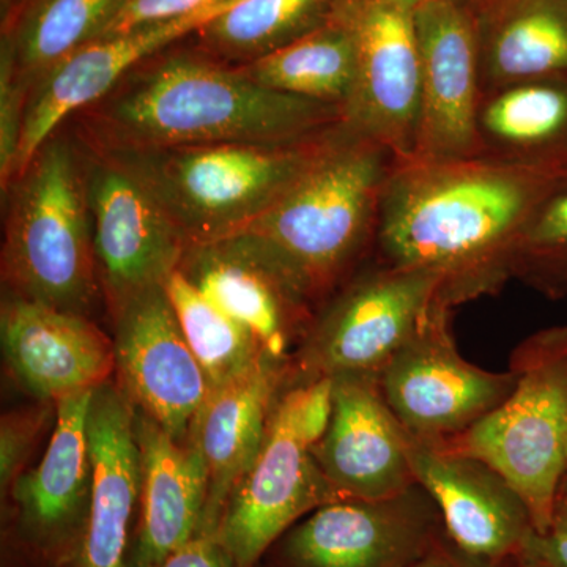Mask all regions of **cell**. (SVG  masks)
Segmentation results:
<instances>
[{
	"instance_id": "6da1fadb",
	"label": "cell",
	"mask_w": 567,
	"mask_h": 567,
	"mask_svg": "<svg viewBox=\"0 0 567 567\" xmlns=\"http://www.w3.org/2000/svg\"><path fill=\"white\" fill-rule=\"evenodd\" d=\"M566 186L567 148L394 159L372 257L440 276L451 308L499 292L537 213Z\"/></svg>"
},
{
	"instance_id": "7a4b0ae2",
	"label": "cell",
	"mask_w": 567,
	"mask_h": 567,
	"mask_svg": "<svg viewBox=\"0 0 567 567\" xmlns=\"http://www.w3.org/2000/svg\"><path fill=\"white\" fill-rule=\"evenodd\" d=\"M158 54L76 114L84 144L100 151L226 142L289 145L317 140L344 123L342 107L270 91L200 51Z\"/></svg>"
},
{
	"instance_id": "3957f363",
	"label": "cell",
	"mask_w": 567,
	"mask_h": 567,
	"mask_svg": "<svg viewBox=\"0 0 567 567\" xmlns=\"http://www.w3.org/2000/svg\"><path fill=\"white\" fill-rule=\"evenodd\" d=\"M394 159L382 144L342 123L281 199L235 234L278 265L319 312L374 254Z\"/></svg>"
},
{
	"instance_id": "277c9868",
	"label": "cell",
	"mask_w": 567,
	"mask_h": 567,
	"mask_svg": "<svg viewBox=\"0 0 567 567\" xmlns=\"http://www.w3.org/2000/svg\"><path fill=\"white\" fill-rule=\"evenodd\" d=\"M6 293L93 319L104 301L81 140L52 134L9 186Z\"/></svg>"
},
{
	"instance_id": "5b68a950",
	"label": "cell",
	"mask_w": 567,
	"mask_h": 567,
	"mask_svg": "<svg viewBox=\"0 0 567 567\" xmlns=\"http://www.w3.org/2000/svg\"><path fill=\"white\" fill-rule=\"evenodd\" d=\"M338 128L289 145L226 142L103 152L144 183L192 246L229 237L259 218L308 171Z\"/></svg>"
},
{
	"instance_id": "8992f818",
	"label": "cell",
	"mask_w": 567,
	"mask_h": 567,
	"mask_svg": "<svg viewBox=\"0 0 567 567\" xmlns=\"http://www.w3.org/2000/svg\"><path fill=\"white\" fill-rule=\"evenodd\" d=\"M516 386L498 409L440 445L487 462L527 503L539 535L554 527L567 472V328L529 336L511 354Z\"/></svg>"
},
{
	"instance_id": "52a82bcc",
	"label": "cell",
	"mask_w": 567,
	"mask_h": 567,
	"mask_svg": "<svg viewBox=\"0 0 567 567\" xmlns=\"http://www.w3.org/2000/svg\"><path fill=\"white\" fill-rule=\"evenodd\" d=\"M442 278L371 257L319 309L290 360L289 383L377 377L415 334L436 301Z\"/></svg>"
},
{
	"instance_id": "ba28073f",
	"label": "cell",
	"mask_w": 567,
	"mask_h": 567,
	"mask_svg": "<svg viewBox=\"0 0 567 567\" xmlns=\"http://www.w3.org/2000/svg\"><path fill=\"white\" fill-rule=\"evenodd\" d=\"M92 391L55 402L58 417L39 464L2 498V567H73L92 495L87 416Z\"/></svg>"
},
{
	"instance_id": "9c48e42d",
	"label": "cell",
	"mask_w": 567,
	"mask_h": 567,
	"mask_svg": "<svg viewBox=\"0 0 567 567\" xmlns=\"http://www.w3.org/2000/svg\"><path fill=\"white\" fill-rule=\"evenodd\" d=\"M453 309L439 300L379 374L388 406L413 439L442 443L465 434L516 386L514 372H492L458 353Z\"/></svg>"
},
{
	"instance_id": "30bf717a",
	"label": "cell",
	"mask_w": 567,
	"mask_h": 567,
	"mask_svg": "<svg viewBox=\"0 0 567 567\" xmlns=\"http://www.w3.org/2000/svg\"><path fill=\"white\" fill-rule=\"evenodd\" d=\"M420 484L380 499L342 498L301 518L260 567H412L445 537Z\"/></svg>"
},
{
	"instance_id": "8fae6325",
	"label": "cell",
	"mask_w": 567,
	"mask_h": 567,
	"mask_svg": "<svg viewBox=\"0 0 567 567\" xmlns=\"http://www.w3.org/2000/svg\"><path fill=\"white\" fill-rule=\"evenodd\" d=\"M82 145L93 246L111 316L130 298L163 286L177 270L188 244L132 171L110 153Z\"/></svg>"
},
{
	"instance_id": "7c38bea8",
	"label": "cell",
	"mask_w": 567,
	"mask_h": 567,
	"mask_svg": "<svg viewBox=\"0 0 567 567\" xmlns=\"http://www.w3.org/2000/svg\"><path fill=\"white\" fill-rule=\"evenodd\" d=\"M336 14L357 48V81L344 111L346 126L379 142L395 159L406 158L415 147L420 107L415 9L404 0H339Z\"/></svg>"
},
{
	"instance_id": "4fadbf2b",
	"label": "cell",
	"mask_w": 567,
	"mask_h": 567,
	"mask_svg": "<svg viewBox=\"0 0 567 567\" xmlns=\"http://www.w3.org/2000/svg\"><path fill=\"white\" fill-rule=\"evenodd\" d=\"M311 447L278 395L262 447L230 492L213 535L230 567H260L284 533L317 507L341 499Z\"/></svg>"
},
{
	"instance_id": "5bb4252c",
	"label": "cell",
	"mask_w": 567,
	"mask_h": 567,
	"mask_svg": "<svg viewBox=\"0 0 567 567\" xmlns=\"http://www.w3.org/2000/svg\"><path fill=\"white\" fill-rule=\"evenodd\" d=\"M111 319L115 383L136 412L188 443L212 385L183 336L164 284L130 298Z\"/></svg>"
},
{
	"instance_id": "9a60e30c",
	"label": "cell",
	"mask_w": 567,
	"mask_h": 567,
	"mask_svg": "<svg viewBox=\"0 0 567 567\" xmlns=\"http://www.w3.org/2000/svg\"><path fill=\"white\" fill-rule=\"evenodd\" d=\"M420 43L416 158H458L487 152L480 130L481 40L475 14L458 0L415 10Z\"/></svg>"
},
{
	"instance_id": "2e32d148",
	"label": "cell",
	"mask_w": 567,
	"mask_h": 567,
	"mask_svg": "<svg viewBox=\"0 0 567 567\" xmlns=\"http://www.w3.org/2000/svg\"><path fill=\"white\" fill-rule=\"evenodd\" d=\"M416 483L434 499L450 543L481 567H511L537 529L527 503L494 466L410 435Z\"/></svg>"
},
{
	"instance_id": "e0dca14e",
	"label": "cell",
	"mask_w": 567,
	"mask_h": 567,
	"mask_svg": "<svg viewBox=\"0 0 567 567\" xmlns=\"http://www.w3.org/2000/svg\"><path fill=\"white\" fill-rule=\"evenodd\" d=\"M178 271L284 363L315 322V306L245 235L188 246Z\"/></svg>"
},
{
	"instance_id": "ac0fdd59",
	"label": "cell",
	"mask_w": 567,
	"mask_h": 567,
	"mask_svg": "<svg viewBox=\"0 0 567 567\" xmlns=\"http://www.w3.org/2000/svg\"><path fill=\"white\" fill-rule=\"evenodd\" d=\"M234 2L93 40L52 66L29 92L14 178L70 117L102 100L140 63L193 35Z\"/></svg>"
},
{
	"instance_id": "d6986e66",
	"label": "cell",
	"mask_w": 567,
	"mask_h": 567,
	"mask_svg": "<svg viewBox=\"0 0 567 567\" xmlns=\"http://www.w3.org/2000/svg\"><path fill=\"white\" fill-rule=\"evenodd\" d=\"M311 453L341 499L386 498L416 484L410 434L377 377L333 379V415Z\"/></svg>"
},
{
	"instance_id": "ffe728a7",
	"label": "cell",
	"mask_w": 567,
	"mask_h": 567,
	"mask_svg": "<svg viewBox=\"0 0 567 567\" xmlns=\"http://www.w3.org/2000/svg\"><path fill=\"white\" fill-rule=\"evenodd\" d=\"M0 333L11 377L35 401L96 390L115 374L114 341L89 317L6 293Z\"/></svg>"
},
{
	"instance_id": "44dd1931",
	"label": "cell",
	"mask_w": 567,
	"mask_h": 567,
	"mask_svg": "<svg viewBox=\"0 0 567 567\" xmlns=\"http://www.w3.org/2000/svg\"><path fill=\"white\" fill-rule=\"evenodd\" d=\"M87 435L91 511L73 567H125L140 511L141 453L134 406L115 380L93 390Z\"/></svg>"
},
{
	"instance_id": "7402d4cb",
	"label": "cell",
	"mask_w": 567,
	"mask_h": 567,
	"mask_svg": "<svg viewBox=\"0 0 567 567\" xmlns=\"http://www.w3.org/2000/svg\"><path fill=\"white\" fill-rule=\"evenodd\" d=\"M134 429L141 453V499L125 567H145L199 535L208 480L196 443L178 442L136 410Z\"/></svg>"
},
{
	"instance_id": "603a6c76",
	"label": "cell",
	"mask_w": 567,
	"mask_h": 567,
	"mask_svg": "<svg viewBox=\"0 0 567 567\" xmlns=\"http://www.w3.org/2000/svg\"><path fill=\"white\" fill-rule=\"evenodd\" d=\"M289 377L290 363L267 354L251 371L212 388L189 440L199 446L207 466V505L199 533L215 535L230 492L262 447Z\"/></svg>"
},
{
	"instance_id": "cb8c5ba5",
	"label": "cell",
	"mask_w": 567,
	"mask_h": 567,
	"mask_svg": "<svg viewBox=\"0 0 567 567\" xmlns=\"http://www.w3.org/2000/svg\"><path fill=\"white\" fill-rule=\"evenodd\" d=\"M476 21L484 95L567 78V0H507Z\"/></svg>"
},
{
	"instance_id": "d4e9b609",
	"label": "cell",
	"mask_w": 567,
	"mask_h": 567,
	"mask_svg": "<svg viewBox=\"0 0 567 567\" xmlns=\"http://www.w3.org/2000/svg\"><path fill=\"white\" fill-rule=\"evenodd\" d=\"M235 69L270 91L346 111L357 81V48L352 32L334 11L322 28Z\"/></svg>"
},
{
	"instance_id": "484cf974",
	"label": "cell",
	"mask_w": 567,
	"mask_h": 567,
	"mask_svg": "<svg viewBox=\"0 0 567 567\" xmlns=\"http://www.w3.org/2000/svg\"><path fill=\"white\" fill-rule=\"evenodd\" d=\"M339 0H235L193 35L203 54L240 66L322 28L333 18Z\"/></svg>"
},
{
	"instance_id": "4316f807",
	"label": "cell",
	"mask_w": 567,
	"mask_h": 567,
	"mask_svg": "<svg viewBox=\"0 0 567 567\" xmlns=\"http://www.w3.org/2000/svg\"><path fill=\"white\" fill-rule=\"evenodd\" d=\"M122 0H35L2 35L10 40L14 73L25 91L84 44L99 39Z\"/></svg>"
},
{
	"instance_id": "83f0119b",
	"label": "cell",
	"mask_w": 567,
	"mask_h": 567,
	"mask_svg": "<svg viewBox=\"0 0 567 567\" xmlns=\"http://www.w3.org/2000/svg\"><path fill=\"white\" fill-rule=\"evenodd\" d=\"M480 130L487 151L567 148V78L518 82L483 96Z\"/></svg>"
},
{
	"instance_id": "f1b7e54d",
	"label": "cell",
	"mask_w": 567,
	"mask_h": 567,
	"mask_svg": "<svg viewBox=\"0 0 567 567\" xmlns=\"http://www.w3.org/2000/svg\"><path fill=\"white\" fill-rule=\"evenodd\" d=\"M178 323L212 388L233 382L267 357L256 338L177 270L164 282ZM270 357V354H268Z\"/></svg>"
},
{
	"instance_id": "f546056e",
	"label": "cell",
	"mask_w": 567,
	"mask_h": 567,
	"mask_svg": "<svg viewBox=\"0 0 567 567\" xmlns=\"http://www.w3.org/2000/svg\"><path fill=\"white\" fill-rule=\"evenodd\" d=\"M513 278L540 292H567V186L528 227L514 259Z\"/></svg>"
},
{
	"instance_id": "4dcf8cb0",
	"label": "cell",
	"mask_w": 567,
	"mask_h": 567,
	"mask_svg": "<svg viewBox=\"0 0 567 567\" xmlns=\"http://www.w3.org/2000/svg\"><path fill=\"white\" fill-rule=\"evenodd\" d=\"M58 417L55 402L35 401L3 413L0 420V496L29 468V462Z\"/></svg>"
},
{
	"instance_id": "1f68e13d",
	"label": "cell",
	"mask_w": 567,
	"mask_h": 567,
	"mask_svg": "<svg viewBox=\"0 0 567 567\" xmlns=\"http://www.w3.org/2000/svg\"><path fill=\"white\" fill-rule=\"evenodd\" d=\"M29 93L18 82L14 73L13 50L10 40L2 35L0 48V182L6 193L17 173L18 152Z\"/></svg>"
},
{
	"instance_id": "d6a6232c",
	"label": "cell",
	"mask_w": 567,
	"mask_h": 567,
	"mask_svg": "<svg viewBox=\"0 0 567 567\" xmlns=\"http://www.w3.org/2000/svg\"><path fill=\"white\" fill-rule=\"evenodd\" d=\"M226 2L229 0H122L99 39L177 20Z\"/></svg>"
},
{
	"instance_id": "836d02e7",
	"label": "cell",
	"mask_w": 567,
	"mask_h": 567,
	"mask_svg": "<svg viewBox=\"0 0 567 567\" xmlns=\"http://www.w3.org/2000/svg\"><path fill=\"white\" fill-rule=\"evenodd\" d=\"M145 567H230L215 536L199 533L166 558Z\"/></svg>"
},
{
	"instance_id": "e575fe53",
	"label": "cell",
	"mask_w": 567,
	"mask_h": 567,
	"mask_svg": "<svg viewBox=\"0 0 567 567\" xmlns=\"http://www.w3.org/2000/svg\"><path fill=\"white\" fill-rule=\"evenodd\" d=\"M524 558L539 563L544 567H567V532L550 529L544 535L536 533L529 540Z\"/></svg>"
},
{
	"instance_id": "d590c367",
	"label": "cell",
	"mask_w": 567,
	"mask_h": 567,
	"mask_svg": "<svg viewBox=\"0 0 567 567\" xmlns=\"http://www.w3.org/2000/svg\"><path fill=\"white\" fill-rule=\"evenodd\" d=\"M412 567H481L465 558L447 537H443L439 544L421 561Z\"/></svg>"
},
{
	"instance_id": "8d00e7d4",
	"label": "cell",
	"mask_w": 567,
	"mask_h": 567,
	"mask_svg": "<svg viewBox=\"0 0 567 567\" xmlns=\"http://www.w3.org/2000/svg\"><path fill=\"white\" fill-rule=\"evenodd\" d=\"M35 0H2L3 29L9 28L11 22L28 9Z\"/></svg>"
},
{
	"instance_id": "74e56055",
	"label": "cell",
	"mask_w": 567,
	"mask_h": 567,
	"mask_svg": "<svg viewBox=\"0 0 567 567\" xmlns=\"http://www.w3.org/2000/svg\"><path fill=\"white\" fill-rule=\"evenodd\" d=\"M505 2H507V0H468L465 7H468L472 13L475 14V18H477Z\"/></svg>"
},
{
	"instance_id": "f35d334b",
	"label": "cell",
	"mask_w": 567,
	"mask_h": 567,
	"mask_svg": "<svg viewBox=\"0 0 567 567\" xmlns=\"http://www.w3.org/2000/svg\"><path fill=\"white\" fill-rule=\"evenodd\" d=\"M551 529L567 532V496L566 498H558L557 506H555L554 527Z\"/></svg>"
},
{
	"instance_id": "ab89813d",
	"label": "cell",
	"mask_w": 567,
	"mask_h": 567,
	"mask_svg": "<svg viewBox=\"0 0 567 567\" xmlns=\"http://www.w3.org/2000/svg\"><path fill=\"white\" fill-rule=\"evenodd\" d=\"M511 567H544V566L539 565V563L532 561V559L524 558V559H520V561H518L517 565H514Z\"/></svg>"
},
{
	"instance_id": "60d3db41",
	"label": "cell",
	"mask_w": 567,
	"mask_h": 567,
	"mask_svg": "<svg viewBox=\"0 0 567 567\" xmlns=\"http://www.w3.org/2000/svg\"><path fill=\"white\" fill-rule=\"evenodd\" d=\"M567 496V472L565 477H563L561 487H559V495L558 498H566ZM558 502V499H557Z\"/></svg>"
},
{
	"instance_id": "b9f144b4",
	"label": "cell",
	"mask_w": 567,
	"mask_h": 567,
	"mask_svg": "<svg viewBox=\"0 0 567 567\" xmlns=\"http://www.w3.org/2000/svg\"><path fill=\"white\" fill-rule=\"evenodd\" d=\"M405 3H409L412 9H417V7L424 6V3L432 2V0H404Z\"/></svg>"
},
{
	"instance_id": "7bdbcfd3",
	"label": "cell",
	"mask_w": 567,
	"mask_h": 567,
	"mask_svg": "<svg viewBox=\"0 0 567 567\" xmlns=\"http://www.w3.org/2000/svg\"><path fill=\"white\" fill-rule=\"evenodd\" d=\"M458 2L464 3L465 6V3L468 2V0H458Z\"/></svg>"
}]
</instances>
